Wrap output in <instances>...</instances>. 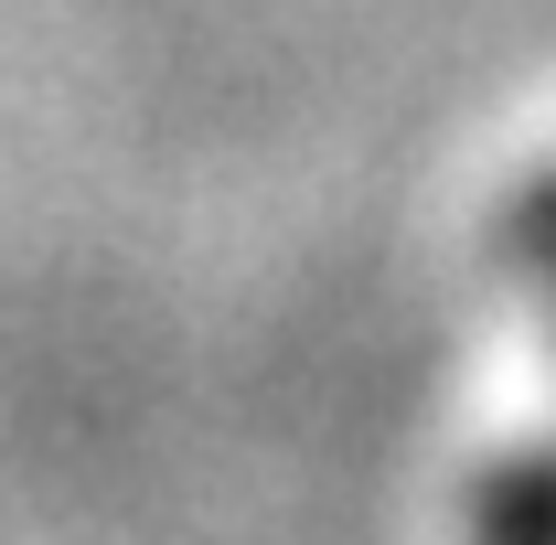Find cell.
<instances>
[{"label":"cell","instance_id":"obj_1","mask_svg":"<svg viewBox=\"0 0 556 545\" xmlns=\"http://www.w3.org/2000/svg\"><path fill=\"white\" fill-rule=\"evenodd\" d=\"M492 545H556V460H525V471L492 492Z\"/></svg>","mask_w":556,"mask_h":545}]
</instances>
